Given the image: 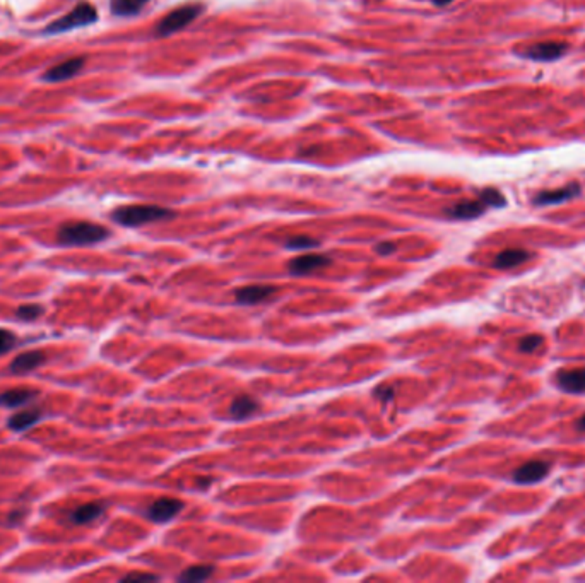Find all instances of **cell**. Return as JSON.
<instances>
[{
  "label": "cell",
  "mask_w": 585,
  "mask_h": 583,
  "mask_svg": "<svg viewBox=\"0 0 585 583\" xmlns=\"http://www.w3.org/2000/svg\"><path fill=\"white\" fill-rule=\"evenodd\" d=\"M110 236V231L100 225L86 221L67 223L58 229V241L67 247H86L103 241Z\"/></svg>",
  "instance_id": "1"
},
{
  "label": "cell",
  "mask_w": 585,
  "mask_h": 583,
  "mask_svg": "<svg viewBox=\"0 0 585 583\" xmlns=\"http://www.w3.org/2000/svg\"><path fill=\"white\" fill-rule=\"evenodd\" d=\"M16 346V336L6 329H0V356L6 354Z\"/></svg>",
  "instance_id": "25"
},
{
  "label": "cell",
  "mask_w": 585,
  "mask_h": 583,
  "mask_svg": "<svg viewBox=\"0 0 585 583\" xmlns=\"http://www.w3.org/2000/svg\"><path fill=\"white\" fill-rule=\"evenodd\" d=\"M488 207L481 199L479 200H466V202H460L453 207L448 209V216L453 219H474L478 216H481L484 212V209Z\"/></svg>",
  "instance_id": "16"
},
{
  "label": "cell",
  "mask_w": 585,
  "mask_h": 583,
  "mask_svg": "<svg viewBox=\"0 0 585 583\" xmlns=\"http://www.w3.org/2000/svg\"><path fill=\"white\" fill-rule=\"evenodd\" d=\"M568 46L565 43H557V42H546V43H537L525 51V57L532 58V60L537 62H553L561 58L563 55L566 53Z\"/></svg>",
  "instance_id": "8"
},
{
  "label": "cell",
  "mask_w": 585,
  "mask_h": 583,
  "mask_svg": "<svg viewBox=\"0 0 585 583\" xmlns=\"http://www.w3.org/2000/svg\"><path fill=\"white\" fill-rule=\"evenodd\" d=\"M43 313V308L40 304H23V306L17 308L16 315L21 320H35L40 315Z\"/></svg>",
  "instance_id": "23"
},
{
  "label": "cell",
  "mask_w": 585,
  "mask_h": 583,
  "mask_svg": "<svg viewBox=\"0 0 585 583\" xmlns=\"http://www.w3.org/2000/svg\"><path fill=\"white\" fill-rule=\"evenodd\" d=\"M184 508V503L180 500H175V498H159L155 503L149 505L148 508V519H151L152 522H168V520L175 519L178 515V512Z\"/></svg>",
  "instance_id": "5"
},
{
  "label": "cell",
  "mask_w": 585,
  "mask_h": 583,
  "mask_svg": "<svg viewBox=\"0 0 585 583\" xmlns=\"http://www.w3.org/2000/svg\"><path fill=\"white\" fill-rule=\"evenodd\" d=\"M435 3H437V6H447V3H451L452 0H433Z\"/></svg>",
  "instance_id": "31"
},
{
  "label": "cell",
  "mask_w": 585,
  "mask_h": 583,
  "mask_svg": "<svg viewBox=\"0 0 585 583\" xmlns=\"http://www.w3.org/2000/svg\"><path fill=\"white\" fill-rule=\"evenodd\" d=\"M173 216L170 209L159 207V205H123L113 211V221L129 228L149 225V223L163 221Z\"/></svg>",
  "instance_id": "2"
},
{
  "label": "cell",
  "mask_w": 585,
  "mask_h": 583,
  "mask_svg": "<svg viewBox=\"0 0 585 583\" xmlns=\"http://www.w3.org/2000/svg\"><path fill=\"white\" fill-rule=\"evenodd\" d=\"M105 512L103 503H86L80 505L71 513V520L74 523H89L93 520L100 519Z\"/></svg>",
  "instance_id": "18"
},
{
  "label": "cell",
  "mask_w": 585,
  "mask_h": 583,
  "mask_svg": "<svg viewBox=\"0 0 585 583\" xmlns=\"http://www.w3.org/2000/svg\"><path fill=\"white\" fill-rule=\"evenodd\" d=\"M45 359H46V354L42 353V351H29V353H23L14 359L12 365H10V372L17 373V375H21V373H29V372H33V369L40 368V366L45 363Z\"/></svg>",
  "instance_id": "13"
},
{
  "label": "cell",
  "mask_w": 585,
  "mask_h": 583,
  "mask_svg": "<svg viewBox=\"0 0 585 583\" xmlns=\"http://www.w3.org/2000/svg\"><path fill=\"white\" fill-rule=\"evenodd\" d=\"M84 67V58H69V60L60 62L55 67L50 69L46 72L45 79L50 80V82H60V80L72 79L74 76H78Z\"/></svg>",
  "instance_id": "9"
},
{
  "label": "cell",
  "mask_w": 585,
  "mask_h": 583,
  "mask_svg": "<svg viewBox=\"0 0 585 583\" xmlns=\"http://www.w3.org/2000/svg\"><path fill=\"white\" fill-rule=\"evenodd\" d=\"M319 245V241L313 240L310 236H292L288 240L286 247L291 248V250H306V248H313Z\"/></svg>",
  "instance_id": "22"
},
{
  "label": "cell",
  "mask_w": 585,
  "mask_h": 583,
  "mask_svg": "<svg viewBox=\"0 0 585 583\" xmlns=\"http://www.w3.org/2000/svg\"><path fill=\"white\" fill-rule=\"evenodd\" d=\"M558 387L568 394H584L585 392V368L566 369L558 373Z\"/></svg>",
  "instance_id": "12"
},
{
  "label": "cell",
  "mask_w": 585,
  "mask_h": 583,
  "mask_svg": "<svg viewBox=\"0 0 585 583\" xmlns=\"http://www.w3.org/2000/svg\"><path fill=\"white\" fill-rule=\"evenodd\" d=\"M40 419H42V412L38 409H24L10 417L9 428L14 431H24L38 423Z\"/></svg>",
  "instance_id": "19"
},
{
  "label": "cell",
  "mask_w": 585,
  "mask_h": 583,
  "mask_svg": "<svg viewBox=\"0 0 585 583\" xmlns=\"http://www.w3.org/2000/svg\"><path fill=\"white\" fill-rule=\"evenodd\" d=\"M276 293V288L272 286H245V288L236 289L235 298L241 304H257L269 299Z\"/></svg>",
  "instance_id": "11"
},
{
  "label": "cell",
  "mask_w": 585,
  "mask_h": 583,
  "mask_svg": "<svg viewBox=\"0 0 585 583\" xmlns=\"http://www.w3.org/2000/svg\"><path fill=\"white\" fill-rule=\"evenodd\" d=\"M216 568L211 564H197V566H190L184 573L178 577L180 582H204L214 575Z\"/></svg>",
  "instance_id": "21"
},
{
  "label": "cell",
  "mask_w": 585,
  "mask_h": 583,
  "mask_svg": "<svg viewBox=\"0 0 585 583\" xmlns=\"http://www.w3.org/2000/svg\"><path fill=\"white\" fill-rule=\"evenodd\" d=\"M375 250L378 255H390L392 252L397 250V245L392 243V241H383V243L376 245Z\"/></svg>",
  "instance_id": "29"
},
{
  "label": "cell",
  "mask_w": 585,
  "mask_h": 583,
  "mask_svg": "<svg viewBox=\"0 0 585 583\" xmlns=\"http://www.w3.org/2000/svg\"><path fill=\"white\" fill-rule=\"evenodd\" d=\"M36 397V392L28 390V388H14L0 394V406L2 407H19L29 404Z\"/></svg>",
  "instance_id": "17"
},
{
  "label": "cell",
  "mask_w": 585,
  "mask_h": 583,
  "mask_svg": "<svg viewBox=\"0 0 585 583\" xmlns=\"http://www.w3.org/2000/svg\"><path fill=\"white\" fill-rule=\"evenodd\" d=\"M541 344H543V337L541 336H525L524 339L521 340V344H518V347H521L524 353H532Z\"/></svg>",
  "instance_id": "26"
},
{
  "label": "cell",
  "mask_w": 585,
  "mask_h": 583,
  "mask_svg": "<svg viewBox=\"0 0 585 583\" xmlns=\"http://www.w3.org/2000/svg\"><path fill=\"white\" fill-rule=\"evenodd\" d=\"M202 10L204 6H200V3H186V6L177 7V9L171 10L170 14H166L159 21L158 26H156V33L159 36L175 35V33L186 28L190 23H193L202 14Z\"/></svg>",
  "instance_id": "3"
},
{
  "label": "cell",
  "mask_w": 585,
  "mask_h": 583,
  "mask_svg": "<svg viewBox=\"0 0 585 583\" xmlns=\"http://www.w3.org/2000/svg\"><path fill=\"white\" fill-rule=\"evenodd\" d=\"M123 582H156V580H159L158 577H156V575H152V573H129V575H125V577L122 578Z\"/></svg>",
  "instance_id": "28"
},
{
  "label": "cell",
  "mask_w": 585,
  "mask_h": 583,
  "mask_svg": "<svg viewBox=\"0 0 585 583\" xmlns=\"http://www.w3.org/2000/svg\"><path fill=\"white\" fill-rule=\"evenodd\" d=\"M332 260L325 255H302L296 256L290 262V272L295 274V276H306V274H312L315 270L324 269V267L331 266Z\"/></svg>",
  "instance_id": "6"
},
{
  "label": "cell",
  "mask_w": 585,
  "mask_h": 583,
  "mask_svg": "<svg viewBox=\"0 0 585 583\" xmlns=\"http://www.w3.org/2000/svg\"><path fill=\"white\" fill-rule=\"evenodd\" d=\"M149 0H110V7L115 16L129 17L141 12Z\"/></svg>",
  "instance_id": "20"
},
{
  "label": "cell",
  "mask_w": 585,
  "mask_h": 583,
  "mask_svg": "<svg viewBox=\"0 0 585 583\" xmlns=\"http://www.w3.org/2000/svg\"><path fill=\"white\" fill-rule=\"evenodd\" d=\"M577 428H579V430L582 433H585V414L579 419V423H577Z\"/></svg>",
  "instance_id": "30"
},
{
  "label": "cell",
  "mask_w": 585,
  "mask_h": 583,
  "mask_svg": "<svg viewBox=\"0 0 585 583\" xmlns=\"http://www.w3.org/2000/svg\"><path fill=\"white\" fill-rule=\"evenodd\" d=\"M98 14L96 9H94L91 3L82 2L78 3L71 12H67L65 16H62L60 19L53 21L52 24L46 28L49 33H65L72 31L76 28H84V26H89L96 21Z\"/></svg>",
  "instance_id": "4"
},
{
  "label": "cell",
  "mask_w": 585,
  "mask_h": 583,
  "mask_svg": "<svg viewBox=\"0 0 585 583\" xmlns=\"http://www.w3.org/2000/svg\"><path fill=\"white\" fill-rule=\"evenodd\" d=\"M259 409H261V404L254 397L238 395L229 406V414L233 416V419H247V417L254 416Z\"/></svg>",
  "instance_id": "15"
},
{
  "label": "cell",
  "mask_w": 585,
  "mask_h": 583,
  "mask_svg": "<svg viewBox=\"0 0 585 583\" xmlns=\"http://www.w3.org/2000/svg\"><path fill=\"white\" fill-rule=\"evenodd\" d=\"M580 192L579 183H570V185L563 186V189L557 190H546V192H541L539 195H536L534 199V204L536 205H553L565 202V200H570L572 197H577Z\"/></svg>",
  "instance_id": "10"
},
{
  "label": "cell",
  "mask_w": 585,
  "mask_h": 583,
  "mask_svg": "<svg viewBox=\"0 0 585 583\" xmlns=\"http://www.w3.org/2000/svg\"><path fill=\"white\" fill-rule=\"evenodd\" d=\"M551 465L544 460H532L524 464L521 469L514 472V481L521 484H532L543 481L550 472Z\"/></svg>",
  "instance_id": "7"
},
{
  "label": "cell",
  "mask_w": 585,
  "mask_h": 583,
  "mask_svg": "<svg viewBox=\"0 0 585 583\" xmlns=\"http://www.w3.org/2000/svg\"><path fill=\"white\" fill-rule=\"evenodd\" d=\"M481 200L486 205H491V207H502V205H505V199H503L502 193L496 192V190H484V192L481 193Z\"/></svg>",
  "instance_id": "24"
},
{
  "label": "cell",
  "mask_w": 585,
  "mask_h": 583,
  "mask_svg": "<svg viewBox=\"0 0 585 583\" xmlns=\"http://www.w3.org/2000/svg\"><path fill=\"white\" fill-rule=\"evenodd\" d=\"M529 259H532L531 252L522 250V248H508V250L496 255L495 262L493 263H495L496 269L508 270V269H514V267H517V266H522V263L527 262Z\"/></svg>",
  "instance_id": "14"
},
{
  "label": "cell",
  "mask_w": 585,
  "mask_h": 583,
  "mask_svg": "<svg viewBox=\"0 0 585 583\" xmlns=\"http://www.w3.org/2000/svg\"><path fill=\"white\" fill-rule=\"evenodd\" d=\"M373 395H375L376 399H380L382 402H389L394 399V388L389 387V385H380V387H376L375 390H373Z\"/></svg>",
  "instance_id": "27"
}]
</instances>
